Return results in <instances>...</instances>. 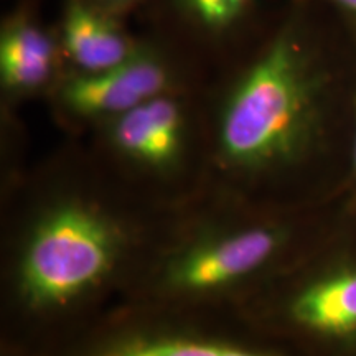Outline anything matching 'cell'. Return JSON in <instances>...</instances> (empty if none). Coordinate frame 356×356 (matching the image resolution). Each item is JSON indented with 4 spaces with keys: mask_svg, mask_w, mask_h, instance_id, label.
<instances>
[{
    "mask_svg": "<svg viewBox=\"0 0 356 356\" xmlns=\"http://www.w3.org/2000/svg\"><path fill=\"white\" fill-rule=\"evenodd\" d=\"M131 236L101 204L65 198L35 218L15 267V291L26 314L60 315L99 291L119 269Z\"/></svg>",
    "mask_w": 356,
    "mask_h": 356,
    "instance_id": "7a4b0ae2",
    "label": "cell"
},
{
    "mask_svg": "<svg viewBox=\"0 0 356 356\" xmlns=\"http://www.w3.org/2000/svg\"><path fill=\"white\" fill-rule=\"evenodd\" d=\"M280 323L328 356H356V261L307 279L287 297Z\"/></svg>",
    "mask_w": 356,
    "mask_h": 356,
    "instance_id": "ba28073f",
    "label": "cell"
},
{
    "mask_svg": "<svg viewBox=\"0 0 356 356\" xmlns=\"http://www.w3.org/2000/svg\"><path fill=\"white\" fill-rule=\"evenodd\" d=\"M188 92H167L101 124L106 144L118 157L144 170H175L186 157L193 134Z\"/></svg>",
    "mask_w": 356,
    "mask_h": 356,
    "instance_id": "52a82bcc",
    "label": "cell"
},
{
    "mask_svg": "<svg viewBox=\"0 0 356 356\" xmlns=\"http://www.w3.org/2000/svg\"><path fill=\"white\" fill-rule=\"evenodd\" d=\"M346 47L315 0H284L213 106L210 134L218 162L231 172L262 175L310 157L330 126L338 53Z\"/></svg>",
    "mask_w": 356,
    "mask_h": 356,
    "instance_id": "6da1fadb",
    "label": "cell"
},
{
    "mask_svg": "<svg viewBox=\"0 0 356 356\" xmlns=\"http://www.w3.org/2000/svg\"><path fill=\"white\" fill-rule=\"evenodd\" d=\"M56 32L66 70L96 73L121 65L139 50L136 37L119 15L97 0H61Z\"/></svg>",
    "mask_w": 356,
    "mask_h": 356,
    "instance_id": "30bf717a",
    "label": "cell"
},
{
    "mask_svg": "<svg viewBox=\"0 0 356 356\" xmlns=\"http://www.w3.org/2000/svg\"><path fill=\"white\" fill-rule=\"evenodd\" d=\"M350 119H351V131H350V167H351V177H353L356 184V83L353 91H351V101H350Z\"/></svg>",
    "mask_w": 356,
    "mask_h": 356,
    "instance_id": "7c38bea8",
    "label": "cell"
},
{
    "mask_svg": "<svg viewBox=\"0 0 356 356\" xmlns=\"http://www.w3.org/2000/svg\"><path fill=\"white\" fill-rule=\"evenodd\" d=\"M56 26L40 19L33 0L13 7L0 24V86L3 96L20 101L50 95L65 73Z\"/></svg>",
    "mask_w": 356,
    "mask_h": 356,
    "instance_id": "9c48e42d",
    "label": "cell"
},
{
    "mask_svg": "<svg viewBox=\"0 0 356 356\" xmlns=\"http://www.w3.org/2000/svg\"><path fill=\"white\" fill-rule=\"evenodd\" d=\"M335 22L356 53V0H315Z\"/></svg>",
    "mask_w": 356,
    "mask_h": 356,
    "instance_id": "8fae6325",
    "label": "cell"
},
{
    "mask_svg": "<svg viewBox=\"0 0 356 356\" xmlns=\"http://www.w3.org/2000/svg\"><path fill=\"white\" fill-rule=\"evenodd\" d=\"M291 244L277 221H248L203 231L167 254L157 273L167 297L204 300L243 287L270 269Z\"/></svg>",
    "mask_w": 356,
    "mask_h": 356,
    "instance_id": "3957f363",
    "label": "cell"
},
{
    "mask_svg": "<svg viewBox=\"0 0 356 356\" xmlns=\"http://www.w3.org/2000/svg\"><path fill=\"white\" fill-rule=\"evenodd\" d=\"M284 2V0H282ZM274 0H149L154 33L181 51L243 53L266 32L279 7Z\"/></svg>",
    "mask_w": 356,
    "mask_h": 356,
    "instance_id": "5b68a950",
    "label": "cell"
},
{
    "mask_svg": "<svg viewBox=\"0 0 356 356\" xmlns=\"http://www.w3.org/2000/svg\"><path fill=\"white\" fill-rule=\"evenodd\" d=\"M51 356H292L249 338L191 325L129 320L70 341Z\"/></svg>",
    "mask_w": 356,
    "mask_h": 356,
    "instance_id": "8992f818",
    "label": "cell"
},
{
    "mask_svg": "<svg viewBox=\"0 0 356 356\" xmlns=\"http://www.w3.org/2000/svg\"><path fill=\"white\" fill-rule=\"evenodd\" d=\"M185 58L186 53L152 32L121 65L96 73L65 70L48 96L61 119L99 127L142 102L188 89Z\"/></svg>",
    "mask_w": 356,
    "mask_h": 356,
    "instance_id": "277c9868",
    "label": "cell"
},
{
    "mask_svg": "<svg viewBox=\"0 0 356 356\" xmlns=\"http://www.w3.org/2000/svg\"><path fill=\"white\" fill-rule=\"evenodd\" d=\"M97 2H101L102 6L108 7L109 10L119 13V15L127 17L129 13L136 12L137 8L145 7V3L149 0H97Z\"/></svg>",
    "mask_w": 356,
    "mask_h": 356,
    "instance_id": "4fadbf2b",
    "label": "cell"
}]
</instances>
